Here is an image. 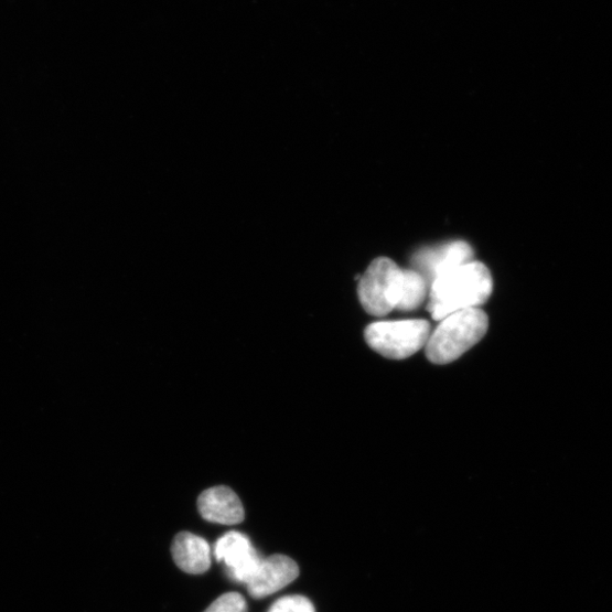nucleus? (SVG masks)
Here are the masks:
<instances>
[{"label": "nucleus", "mask_w": 612, "mask_h": 612, "mask_svg": "<svg viewBox=\"0 0 612 612\" xmlns=\"http://www.w3.org/2000/svg\"><path fill=\"white\" fill-rule=\"evenodd\" d=\"M268 612H315L313 603L303 595L283 597Z\"/></svg>", "instance_id": "11"}, {"label": "nucleus", "mask_w": 612, "mask_h": 612, "mask_svg": "<svg viewBox=\"0 0 612 612\" xmlns=\"http://www.w3.org/2000/svg\"><path fill=\"white\" fill-rule=\"evenodd\" d=\"M473 257L474 253L470 245L466 241L458 240L420 250L414 256L412 265L415 270L431 284L447 272L472 262Z\"/></svg>", "instance_id": "6"}, {"label": "nucleus", "mask_w": 612, "mask_h": 612, "mask_svg": "<svg viewBox=\"0 0 612 612\" xmlns=\"http://www.w3.org/2000/svg\"><path fill=\"white\" fill-rule=\"evenodd\" d=\"M402 289L397 310L415 311L426 301L430 284L427 279L415 269L402 270Z\"/></svg>", "instance_id": "10"}, {"label": "nucleus", "mask_w": 612, "mask_h": 612, "mask_svg": "<svg viewBox=\"0 0 612 612\" xmlns=\"http://www.w3.org/2000/svg\"><path fill=\"white\" fill-rule=\"evenodd\" d=\"M494 290L492 273L481 262L472 261L437 278L429 290L428 310L434 321L458 311L479 308Z\"/></svg>", "instance_id": "1"}, {"label": "nucleus", "mask_w": 612, "mask_h": 612, "mask_svg": "<svg viewBox=\"0 0 612 612\" xmlns=\"http://www.w3.org/2000/svg\"><path fill=\"white\" fill-rule=\"evenodd\" d=\"M248 603L241 594L236 592L225 593L213 602L204 612H247Z\"/></svg>", "instance_id": "12"}, {"label": "nucleus", "mask_w": 612, "mask_h": 612, "mask_svg": "<svg viewBox=\"0 0 612 612\" xmlns=\"http://www.w3.org/2000/svg\"><path fill=\"white\" fill-rule=\"evenodd\" d=\"M175 563L187 575L206 573L212 565L211 547L206 540L190 533L179 534L172 545Z\"/></svg>", "instance_id": "9"}, {"label": "nucleus", "mask_w": 612, "mask_h": 612, "mask_svg": "<svg viewBox=\"0 0 612 612\" xmlns=\"http://www.w3.org/2000/svg\"><path fill=\"white\" fill-rule=\"evenodd\" d=\"M300 576L298 563L290 557L273 555L261 560L248 591L255 599L267 598L293 583Z\"/></svg>", "instance_id": "7"}, {"label": "nucleus", "mask_w": 612, "mask_h": 612, "mask_svg": "<svg viewBox=\"0 0 612 612\" xmlns=\"http://www.w3.org/2000/svg\"><path fill=\"white\" fill-rule=\"evenodd\" d=\"M402 270L388 258L376 259L358 282V299L363 309L384 316L397 308L402 289Z\"/></svg>", "instance_id": "4"}, {"label": "nucleus", "mask_w": 612, "mask_h": 612, "mask_svg": "<svg viewBox=\"0 0 612 612\" xmlns=\"http://www.w3.org/2000/svg\"><path fill=\"white\" fill-rule=\"evenodd\" d=\"M427 320L382 321L366 326L364 337L374 351L391 359L410 357L423 348L430 337Z\"/></svg>", "instance_id": "3"}, {"label": "nucleus", "mask_w": 612, "mask_h": 612, "mask_svg": "<svg viewBox=\"0 0 612 612\" xmlns=\"http://www.w3.org/2000/svg\"><path fill=\"white\" fill-rule=\"evenodd\" d=\"M215 556L218 561L225 563L230 578L244 584H248L254 578L262 560L250 539L236 530L226 534L216 543Z\"/></svg>", "instance_id": "5"}, {"label": "nucleus", "mask_w": 612, "mask_h": 612, "mask_svg": "<svg viewBox=\"0 0 612 612\" xmlns=\"http://www.w3.org/2000/svg\"><path fill=\"white\" fill-rule=\"evenodd\" d=\"M201 516L210 522L235 525L244 519V508L238 496L227 486H215L203 492L197 500Z\"/></svg>", "instance_id": "8"}, {"label": "nucleus", "mask_w": 612, "mask_h": 612, "mask_svg": "<svg viewBox=\"0 0 612 612\" xmlns=\"http://www.w3.org/2000/svg\"><path fill=\"white\" fill-rule=\"evenodd\" d=\"M487 326V315L479 308L448 315L430 335L426 355L434 364L452 363L485 336Z\"/></svg>", "instance_id": "2"}]
</instances>
